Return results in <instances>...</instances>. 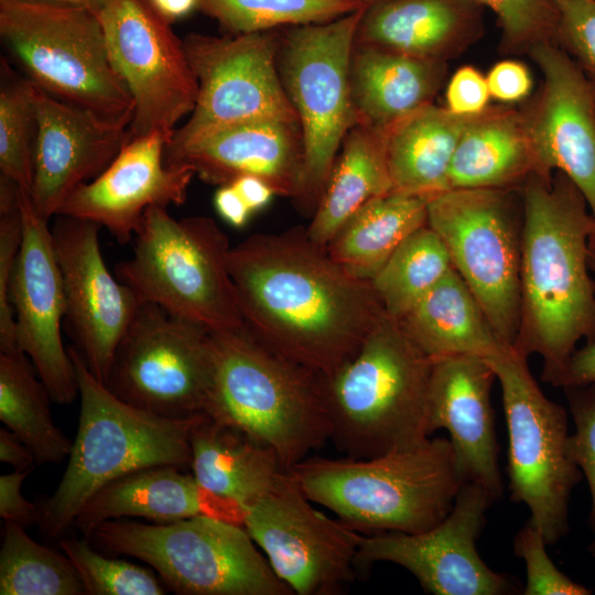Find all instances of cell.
<instances>
[{"label":"cell","mask_w":595,"mask_h":595,"mask_svg":"<svg viewBox=\"0 0 595 595\" xmlns=\"http://www.w3.org/2000/svg\"><path fill=\"white\" fill-rule=\"evenodd\" d=\"M0 34L34 85L130 127L134 102L96 12L47 0H0Z\"/></svg>","instance_id":"ba28073f"},{"label":"cell","mask_w":595,"mask_h":595,"mask_svg":"<svg viewBox=\"0 0 595 595\" xmlns=\"http://www.w3.org/2000/svg\"><path fill=\"white\" fill-rule=\"evenodd\" d=\"M365 6L354 0H198L197 9L236 35L328 22Z\"/></svg>","instance_id":"8d00e7d4"},{"label":"cell","mask_w":595,"mask_h":595,"mask_svg":"<svg viewBox=\"0 0 595 595\" xmlns=\"http://www.w3.org/2000/svg\"><path fill=\"white\" fill-rule=\"evenodd\" d=\"M495 380L494 369L479 356L458 355L433 360L426 428L429 435L440 429L448 432L461 482L484 487L496 500L502 496L504 484L490 402Z\"/></svg>","instance_id":"603a6c76"},{"label":"cell","mask_w":595,"mask_h":595,"mask_svg":"<svg viewBox=\"0 0 595 595\" xmlns=\"http://www.w3.org/2000/svg\"><path fill=\"white\" fill-rule=\"evenodd\" d=\"M520 194V320L512 348L524 357L540 355L541 379L550 383L582 338L595 342L588 246L594 217L561 172L530 175Z\"/></svg>","instance_id":"7a4b0ae2"},{"label":"cell","mask_w":595,"mask_h":595,"mask_svg":"<svg viewBox=\"0 0 595 595\" xmlns=\"http://www.w3.org/2000/svg\"><path fill=\"white\" fill-rule=\"evenodd\" d=\"M97 14L112 65L134 102L129 138L161 132L170 142L198 96L183 40L149 0H108Z\"/></svg>","instance_id":"9a60e30c"},{"label":"cell","mask_w":595,"mask_h":595,"mask_svg":"<svg viewBox=\"0 0 595 595\" xmlns=\"http://www.w3.org/2000/svg\"><path fill=\"white\" fill-rule=\"evenodd\" d=\"M52 235L61 268L68 324L77 351L102 383L141 299L107 268L95 223L55 216Z\"/></svg>","instance_id":"d6986e66"},{"label":"cell","mask_w":595,"mask_h":595,"mask_svg":"<svg viewBox=\"0 0 595 595\" xmlns=\"http://www.w3.org/2000/svg\"><path fill=\"white\" fill-rule=\"evenodd\" d=\"M474 1L495 13L506 54H528L533 46L555 40L559 14L554 0Z\"/></svg>","instance_id":"ab89813d"},{"label":"cell","mask_w":595,"mask_h":595,"mask_svg":"<svg viewBox=\"0 0 595 595\" xmlns=\"http://www.w3.org/2000/svg\"><path fill=\"white\" fill-rule=\"evenodd\" d=\"M339 150L306 228L309 237L325 248L363 205L392 192L381 130L355 125Z\"/></svg>","instance_id":"1f68e13d"},{"label":"cell","mask_w":595,"mask_h":595,"mask_svg":"<svg viewBox=\"0 0 595 595\" xmlns=\"http://www.w3.org/2000/svg\"><path fill=\"white\" fill-rule=\"evenodd\" d=\"M484 31L474 0H383L367 4L355 43L447 62Z\"/></svg>","instance_id":"484cf974"},{"label":"cell","mask_w":595,"mask_h":595,"mask_svg":"<svg viewBox=\"0 0 595 595\" xmlns=\"http://www.w3.org/2000/svg\"><path fill=\"white\" fill-rule=\"evenodd\" d=\"M134 238L132 256L116 264L115 275L141 301L210 332L245 325L228 270L231 246L212 217L176 219L152 206Z\"/></svg>","instance_id":"52a82bcc"},{"label":"cell","mask_w":595,"mask_h":595,"mask_svg":"<svg viewBox=\"0 0 595 595\" xmlns=\"http://www.w3.org/2000/svg\"><path fill=\"white\" fill-rule=\"evenodd\" d=\"M204 413L270 447L289 470L331 437L320 377L263 345L245 325L212 332Z\"/></svg>","instance_id":"277c9868"},{"label":"cell","mask_w":595,"mask_h":595,"mask_svg":"<svg viewBox=\"0 0 595 595\" xmlns=\"http://www.w3.org/2000/svg\"><path fill=\"white\" fill-rule=\"evenodd\" d=\"M397 321L432 361L458 355L489 358L512 348L497 336L454 268Z\"/></svg>","instance_id":"f1b7e54d"},{"label":"cell","mask_w":595,"mask_h":595,"mask_svg":"<svg viewBox=\"0 0 595 595\" xmlns=\"http://www.w3.org/2000/svg\"><path fill=\"white\" fill-rule=\"evenodd\" d=\"M539 174L523 108L489 106L472 116L458 140L450 171L451 188H517Z\"/></svg>","instance_id":"83f0119b"},{"label":"cell","mask_w":595,"mask_h":595,"mask_svg":"<svg viewBox=\"0 0 595 595\" xmlns=\"http://www.w3.org/2000/svg\"><path fill=\"white\" fill-rule=\"evenodd\" d=\"M485 359L501 389L510 498L527 506L529 521L542 531L548 545L554 544L569 531L570 496L581 480L567 448V413L542 392L528 357L510 348Z\"/></svg>","instance_id":"8fae6325"},{"label":"cell","mask_w":595,"mask_h":595,"mask_svg":"<svg viewBox=\"0 0 595 595\" xmlns=\"http://www.w3.org/2000/svg\"><path fill=\"white\" fill-rule=\"evenodd\" d=\"M193 475L208 490L245 507L286 472L277 454L247 434L202 413L191 432Z\"/></svg>","instance_id":"4dcf8cb0"},{"label":"cell","mask_w":595,"mask_h":595,"mask_svg":"<svg viewBox=\"0 0 595 595\" xmlns=\"http://www.w3.org/2000/svg\"><path fill=\"white\" fill-rule=\"evenodd\" d=\"M495 499L474 483H462L448 515L414 533L361 534L357 566L390 562L409 571L424 592L434 595H508L518 593L511 576L491 570L476 541Z\"/></svg>","instance_id":"e0dca14e"},{"label":"cell","mask_w":595,"mask_h":595,"mask_svg":"<svg viewBox=\"0 0 595 595\" xmlns=\"http://www.w3.org/2000/svg\"><path fill=\"white\" fill-rule=\"evenodd\" d=\"M89 538L109 553L150 565L176 594H293L242 526L216 518L196 516L154 524L112 519Z\"/></svg>","instance_id":"9c48e42d"},{"label":"cell","mask_w":595,"mask_h":595,"mask_svg":"<svg viewBox=\"0 0 595 595\" xmlns=\"http://www.w3.org/2000/svg\"><path fill=\"white\" fill-rule=\"evenodd\" d=\"M183 43L198 82V96L190 118L177 127L166 148L250 121L299 122L279 74L277 33H192Z\"/></svg>","instance_id":"5bb4252c"},{"label":"cell","mask_w":595,"mask_h":595,"mask_svg":"<svg viewBox=\"0 0 595 595\" xmlns=\"http://www.w3.org/2000/svg\"><path fill=\"white\" fill-rule=\"evenodd\" d=\"M67 350L80 411L66 469L41 509L39 523L50 538L73 526L86 502L106 485L145 468L190 465L191 432L199 415L171 419L133 407L89 371L77 349Z\"/></svg>","instance_id":"8992f818"},{"label":"cell","mask_w":595,"mask_h":595,"mask_svg":"<svg viewBox=\"0 0 595 595\" xmlns=\"http://www.w3.org/2000/svg\"><path fill=\"white\" fill-rule=\"evenodd\" d=\"M517 188H451L428 203V226L500 340L512 347L520 320L523 212Z\"/></svg>","instance_id":"7c38bea8"},{"label":"cell","mask_w":595,"mask_h":595,"mask_svg":"<svg viewBox=\"0 0 595 595\" xmlns=\"http://www.w3.org/2000/svg\"><path fill=\"white\" fill-rule=\"evenodd\" d=\"M589 268L595 274V252L591 250ZM550 383L563 389L595 383V342L586 343L582 348L575 349L563 369Z\"/></svg>","instance_id":"c3c4849f"},{"label":"cell","mask_w":595,"mask_h":595,"mask_svg":"<svg viewBox=\"0 0 595 595\" xmlns=\"http://www.w3.org/2000/svg\"><path fill=\"white\" fill-rule=\"evenodd\" d=\"M588 246H589V250L595 252V218H594L593 228H592L589 239H588Z\"/></svg>","instance_id":"11a10c76"},{"label":"cell","mask_w":595,"mask_h":595,"mask_svg":"<svg viewBox=\"0 0 595 595\" xmlns=\"http://www.w3.org/2000/svg\"><path fill=\"white\" fill-rule=\"evenodd\" d=\"M0 461L15 470L32 469L36 458L29 446L9 429L0 430Z\"/></svg>","instance_id":"f907efd6"},{"label":"cell","mask_w":595,"mask_h":595,"mask_svg":"<svg viewBox=\"0 0 595 595\" xmlns=\"http://www.w3.org/2000/svg\"><path fill=\"white\" fill-rule=\"evenodd\" d=\"M446 74V62L355 43L349 77L356 125L382 131L433 104Z\"/></svg>","instance_id":"4316f807"},{"label":"cell","mask_w":595,"mask_h":595,"mask_svg":"<svg viewBox=\"0 0 595 595\" xmlns=\"http://www.w3.org/2000/svg\"><path fill=\"white\" fill-rule=\"evenodd\" d=\"M196 516L242 526L244 508L208 490L181 467L163 465L131 473L99 489L73 526L89 538L100 523L112 519L136 517L167 523Z\"/></svg>","instance_id":"d4e9b609"},{"label":"cell","mask_w":595,"mask_h":595,"mask_svg":"<svg viewBox=\"0 0 595 595\" xmlns=\"http://www.w3.org/2000/svg\"><path fill=\"white\" fill-rule=\"evenodd\" d=\"M32 469L0 476V517L24 528L40 521L41 510L22 494V484Z\"/></svg>","instance_id":"7dc6e473"},{"label":"cell","mask_w":595,"mask_h":595,"mask_svg":"<svg viewBox=\"0 0 595 595\" xmlns=\"http://www.w3.org/2000/svg\"><path fill=\"white\" fill-rule=\"evenodd\" d=\"M365 8L328 22L288 28L280 36L279 74L303 138V185L295 202L306 214L315 212L343 140L356 125L349 69Z\"/></svg>","instance_id":"30bf717a"},{"label":"cell","mask_w":595,"mask_h":595,"mask_svg":"<svg viewBox=\"0 0 595 595\" xmlns=\"http://www.w3.org/2000/svg\"><path fill=\"white\" fill-rule=\"evenodd\" d=\"M167 143L161 132L130 139L105 171L63 202L56 216L95 223L120 245L130 242L148 208L181 205L187 197L195 172L164 163Z\"/></svg>","instance_id":"44dd1931"},{"label":"cell","mask_w":595,"mask_h":595,"mask_svg":"<svg viewBox=\"0 0 595 595\" xmlns=\"http://www.w3.org/2000/svg\"><path fill=\"white\" fill-rule=\"evenodd\" d=\"M0 550L1 595H83L69 559L35 542L25 528L4 521Z\"/></svg>","instance_id":"d590c367"},{"label":"cell","mask_w":595,"mask_h":595,"mask_svg":"<svg viewBox=\"0 0 595 595\" xmlns=\"http://www.w3.org/2000/svg\"><path fill=\"white\" fill-rule=\"evenodd\" d=\"M490 97L502 105L524 100L531 93L533 80L526 64L517 60H502L486 75Z\"/></svg>","instance_id":"bcb514c9"},{"label":"cell","mask_w":595,"mask_h":595,"mask_svg":"<svg viewBox=\"0 0 595 595\" xmlns=\"http://www.w3.org/2000/svg\"><path fill=\"white\" fill-rule=\"evenodd\" d=\"M242 508V527L293 594L333 595L354 580L363 533L316 510L288 470Z\"/></svg>","instance_id":"2e32d148"},{"label":"cell","mask_w":595,"mask_h":595,"mask_svg":"<svg viewBox=\"0 0 595 595\" xmlns=\"http://www.w3.org/2000/svg\"><path fill=\"white\" fill-rule=\"evenodd\" d=\"M37 137L30 196L44 219L97 177L130 140L129 125L63 101L34 85Z\"/></svg>","instance_id":"7402d4cb"},{"label":"cell","mask_w":595,"mask_h":595,"mask_svg":"<svg viewBox=\"0 0 595 595\" xmlns=\"http://www.w3.org/2000/svg\"><path fill=\"white\" fill-rule=\"evenodd\" d=\"M489 99L486 76L476 67L464 65L447 82L444 107L454 115L472 117L486 110Z\"/></svg>","instance_id":"f6af8a7d"},{"label":"cell","mask_w":595,"mask_h":595,"mask_svg":"<svg viewBox=\"0 0 595 595\" xmlns=\"http://www.w3.org/2000/svg\"><path fill=\"white\" fill-rule=\"evenodd\" d=\"M164 163L191 166L202 181L218 186L253 175L274 194L296 201L304 173L301 126L284 120L230 126L177 148L165 147Z\"/></svg>","instance_id":"cb8c5ba5"},{"label":"cell","mask_w":595,"mask_h":595,"mask_svg":"<svg viewBox=\"0 0 595 595\" xmlns=\"http://www.w3.org/2000/svg\"><path fill=\"white\" fill-rule=\"evenodd\" d=\"M61 551L75 567L88 595H163L165 588L151 570L96 551L88 538H64Z\"/></svg>","instance_id":"f35d334b"},{"label":"cell","mask_w":595,"mask_h":595,"mask_svg":"<svg viewBox=\"0 0 595 595\" xmlns=\"http://www.w3.org/2000/svg\"><path fill=\"white\" fill-rule=\"evenodd\" d=\"M212 368L208 328L142 301L104 385L133 407L185 419L204 413Z\"/></svg>","instance_id":"4fadbf2b"},{"label":"cell","mask_w":595,"mask_h":595,"mask_svg":"<svg viewBox=\"0 0 595 595\" xmlns=\"http://www.w3.org/2000/svg\"><path fill=\"white\" fill-rule=\"evenodd\" d=\"M228 270L245 326L318 377L353 358L388 315L371 281L340 268L306 228L249 236L230 248Z\"/></svg>","instance_id":"6da1fadb"},{"label":"cell","mask_w":595,"mask_h":595,"mask_svg":"<svg viewBox=\"0 0 595 595\" xmlns=\"http://www.w3.org/2000/svg\"><path fill=\"white\" fill-rule=\"evenodd\" d=\"M153 8L161 14L169 23H172L185 15L190 14L193 10L197 9L198 0H149Z\"/></svg>","instance_id":"f5cc1de1"},{"label":"cell","mask_w":595,"mask_h":595,"mask_svg":"<svg viewBox=\"0 0 595 595\" xmlns=\"http://www.w3.org/2000/svg\"><path fill=\"white\" fill-rule=\"evenodd\" d=\"M21 350L0 353V420L33 452L36 464L68 457L71 441L53 421L50 393Z\"/></svg>","instance_id":"836d02e7"},{"label":"cell","mask_w":595,"mask_h":595,"mask_svg":"<svg viewBox=\"0 0 595 595\" xmlns=\"http://www.w3.org/2000/svg\"><path fill=\"white\" fill-rule=\"evenodd\" d=\"M354 1H357L364 4H371V3L383 1V0H354Z\"/></svg>","instance_id":"9f6ffc18"},{"label":"cell","mask_w":595,"mask_h":595,"mask_svg":"<svg viewBox=\"0 0 595 595\" xmlns=\"http://www.w3.org/2000/svg\"><path fill=\"white\" fill-rule=\"evenodd\" d=\"M559 21L555 42L595 86V0H554Z\"/></svg>","instance_id":"ee69618b"},{"label":"cell","mask_w":595,"mask_h":595,"mask_svg":"<svg viewBox=\"0 0 595 595\" xmlns=\"http://www.w3.org/2000/svg\"><path fill=\"white\" fill-rule=\"evenodd\" d=\"M429 199L391 192L363 205L326 246L349 274L371 281L398 247L428 224Z\"/></svg>","instance_id":"d6a6232c"},{"label":"cell","mask_w":595,"mask_h":595,"mask_svg":"<svg viewBox=\"0 0 595 595\" xmlns=\"http://www.w3.org/2000/svg\"><path fill=\"white\" fill-rule=\"evenodd\" d=\"M20 191L13 180L0 174V353L20 350L9 300L10 281L22 241Z\"/></svg>","instance_id":"60d3db41"},{"label":"cell","mask_w":595,"mask_h":595,"mask_svg":"<svg viewBox=\"0 0 595 595\" xmlns=\"http://www.w3.org/2000/svg\"><path fill=\"white\" fill-rule=\"evenodd\" d=\"M432 360L385 316L356 355L320 386L331 437L350 458L413 447L430 437L426 401Z\"/></svg>","instance_id":"5b68a950"},{"label":"cell","mask_w":595,"mask_h":595,"mask_svg":"<svg viewBox=\"0 0 595 595\" xmlns=\"http://www.w3.org/2000/svg\"><path fill=\"white\" fill-rule=\"evenodd\" d=\"M542 531L529 520L513 539V552L526 565L524 595H588L592 591L561 572L547 552Z\"/></svg>","instance_id":"b9f144b4"},{"label":"cell","mask_w":595,"mask_h":595,"mask_svg":"<svg viewBox=\"0 0 595 595\" xmlns=\"http://www.w3.org/2000/svg\"><path fill=\"white\" fill-rule=\"evenodd\" d=\"M452 268L444 242L426 224L398 247L371 283L386 313L398 320Z\"/></svg>","instance_id":"e575fe53"},{"label":"cell","mask_w":595,"mask_h":595,"mask_svg":"<svg viewBox=\"0 0 595 595\" xmlns=\"http://www.w3.org/2000/svg\"><path fill=\"white\" fill-rule=\"evenodd\" d=\"M469 118L431 104L382 130L392 192L431 199L450 190L451 162Z\"/></svg>","instance_id":"f546056e"},{"label":"cell","mask_w":595,"mask_h":595,"mask_svg":"<svg viewBox=\"0 0 595 595\" xmlns=\"http://www.w3.org/2000/svg\"><path fill=\"white\" fill-rule=\"evenodd\" d=\"M528 54L542 75L539 94L523 108L539 174L566 175L595 218V86L555 41Z\"/></svg>","instance_id":"ffe728a7"},{"label":"cell","mask_w":595,"mask_h":595,"mask_svg":"<svg viewBox=\"0 0 595 595\" xmlns=\"http://www.w3.org/2000/svg\"><path fill=\"white\" fill-rule=\"evenodd\" d=\"M251 212L263 208L274 195L272 188L261 178L242 175L230 183Z\"/></svg>","instance_id":"816d5d0a"},{"label":"cell","mask_w":595,"mask_h":595,"mask_svg":"<svg viewBox=\"0 0 595 595\" xmlns=\"http://www.w3.org/2000/svg\"><path fill=\"white\" fill-rule=\"evenodd\" d=\"M288 472L312 502L363 534L434 527L462 484L444 437L371 458L305 457Z\"/></svg>","instance_id":"3957f363"},{"label":"cell","mask_w":595,"mask_h":595,"mask_svg":"<svg viewBox=\"0 0 595 595\" xmlns=\"http://www.w3.org/2000/svg\"><path fill=\"white\" fill-rule=\"evenodd\" d=\"M575 432L567 448L573 462L587 480L591 494L588 523L593 540L588 547L595 558V383L564 388Z\"/></svg>","instance_id":"7bdbcfd3"},{"label":"cell","mask_w":595,"mask_h":595,"mask_svg":"<svg viewBox=\"0 0 595 595\" xmlns=\"http://www.w3.org/2000/svg\"><path fill=\"white\" fill-rule=\"evenodd\" d=\"M20 207L22 241L9 289L18 348L31 360L52 401L69 404L78 386L62 339L66 302L52 229L22 188Z\"/></svg>","instance_id":"ac0fdd59"},{"label":"cell","mask_w":595,"mask_h":595,"mask_svg":"<svg viewBox=\"0 0 595 595\" xmlns=\"http://www.w3.org/2000/svg\"><path fill=\"white\" fill-rule=\"evenodd\" d=\"M47 1H55V2L78 6V7L87 8L96 13H98L108 2V0H47Z\"/></svg>","instance_id":"db71d44e"},{"label":"cell","mask_w":595,"mask_h":595,"mask_svg":"<svg viewBox=\"0 0 595 595\" xmlns=\"http://www.w3.org/2000/svg\"><path fill=\"white\" fill-rule=\"evenodd\" d=\"M214 204L217 213L230 225H246L251 210L231 184L221 185L215 193Z\"/></svg>","instance_id":"681fc988"},{"label":"cell","mask_w":595,"mask_h":595,"mask_svg":"<svg viewBox=\"0 0 595 595\" xmlns=\"http://www.w3.org/2000/svg\"><path fill=\"white\" fill-rule=\"evenodd\" d=\"M0 174L30 193L33 183L37 117L34 84L1 58Z\"/></svg>","instance_id":"74e56055"}]
</instances>
